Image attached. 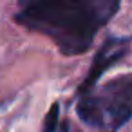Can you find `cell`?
Returning <instances> with one entry per match:
<instances>
[{
  "instance_id": "obj_3",
  "label": "cell",
  "mask_w": 132,
  "mask_h": 132,
  "mask_svg": "<svg viewBox=\"0 0 132 132\" xmlns=\"http://www.w3.org/2000/svg\"><path fill=\"white\" fill-rule=\"evenodd\" d=\"M130 47V38L128 36H121V38H107L103 42V45L98 49L92 65L89 69L87 78L83 80V83L80 85V94H87L92 90V87L98 83V80L103 76V72L112 67L116 62H119Z\"/></svg>"
},
{
  "instance_id": "obj_4",
  "label": "cell",
  "mask_w": 132,
  "mask_h": 132,
  "mask_svg": "<svg viewBox=\"0 0 132 132\" xmlns=\"http://www.w3.org/2000/svg\"><path fill=\"white\" fill-rule=\"evenodd\" d=\"M58 110H60L58 103H53L51 110H49V112H47V116H45L44 132H54V130L58 128V119H60V116H58Z\"/></svg>"
},
{
  "instance_id": "obj_2",
  "label": "cell",
  "mask_w": 132,
  "mask_h": 132,
  "mask_svg": "<svg viewBox=\"0 0 132 132\" xmlns=\"http://www.w3.org/2000/svg\"><path fill=\"white\" fill-rule=\"evenodd\" d=\"M80 119L94 128H119L132 114V78L123 74L109 81L98 94H83L78 101Z\"/></svg>"
},
{
  "instance_id": "obj_1",
  "label": "cell",
  "mask_w": 132,
  "mask_h": 132,
  "mask_svg": "<svg viewBox=\"0 0 132 132\" xmlns=\"http://www.w3.org/2000/svg\"><path fill=\"white\" fill-rule=\"evenodd\" d=\"M121 0H18L15 20L54 42L65 56L85 53Z\"/></svg>"
}]
</instances>
